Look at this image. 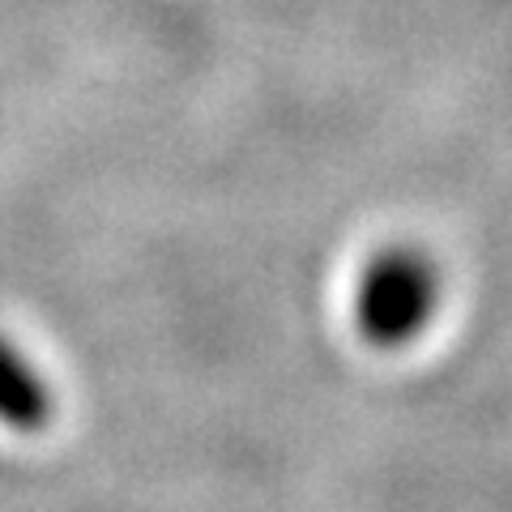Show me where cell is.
<instances>
[{
  "label": "cell",
  "instance_id": "cell-1",
  "mask_svg": "<svg viewBox=\"0 0 512 512\" xmlns=\"http://www.w3.org/2000/svg\"><path fill=\"white\" fill-rule=\"evenodd\" d=\"M440 299L436 265L414 248H384L355 286V325L367 346L402 350L431 325Z\"/></svg>",
  "mask_w": 512,
  "mask_h": 512
},
{
  "label": "cell",
  "instance_id": "cell-2",
  "mask_svg": "<svg viewBox=\"0 0 512 512\" xmlns=\"http://www.w3.org/2000/svg\"><path fill=\"white\" fill-rule=\"evenodd\" d=\"M56 419V397L35 363L0 333V427L39 436Z\"/></svg>",
  "mask_w": 512,
  "mask_h": 512
}]
</instances>
